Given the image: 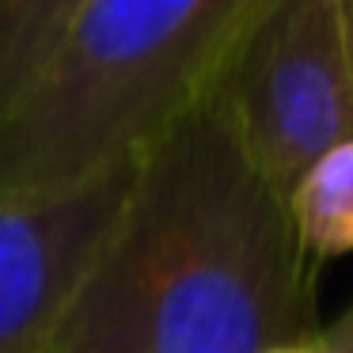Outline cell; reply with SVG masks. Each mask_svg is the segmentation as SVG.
I'll return each mask as SVG.
<instances>
[{
    "mask_svg": "<svg viewBox=\"0 0 353 353\" xmlns=\"http://www.w3.org/2000/svg\"><path fill=\"white\" fill-rule=\"evenodd\" d=\"M315 262L247 160L216 88L133 168L42 353H266L312 345Z\"/></svg>",
    "mask_w": 353,
    "mask_h": 353,
    "instance_id": "6da1fadb",
    "label": "cell"
},
{
    "mask_svg": "<svg viewBox=\"0 0 353 353\" xmlns=\"http://www.w3.org/2000/svg\"><path fill=\"white\" fill-rule=\"evenodd\" d=\"M266 0H72L0 110V194L69 190L137 163L224 77Z\"/></svg>",
    "mask_w": 353,
    "mask_h": 353,
    "instance_id": "7a4b0ae2",
    "label": "cell"
},
{
    "mask_svg": "<svg viewBox=\"0 0 353 353\" xmlns=\"http://www.w3.org/2000/svg\"><path fill=\"white\" fill-rule=\"evenodd\" d=\"M236 141L274 190L353 141V0H266L216 84Z\"/></svg>",
    "mask_w": 353,
    "mask_h": 353,
    "instance_id": "3957f363",
    "label": "cell"
},
{
    "mask_svg": "<svg viewBox=\"0 0 353 353\" xmlns=\"http://www.w3.org/2000/svg\"><path fill=\"white\" fill-rule=\"evenodd\" d=\"M137 163L69 190L0 194V353H42L125 205Z\"/></svg>",
    "mask_w": 353,
    "mask_h": 353,
    "instance_id": "277c9868",
    "label": "cell"
},
{
    "mask_svg": "<svg viewBox=\"0 0 353 353\" xmlns=\"http://www.w3.org/2000/svg\"><path fill=\"white\" fill-rule=\"evenodd\" d=\"M300 247L319 266L353 251V141L330 148L285 194Z\"/></svg>",
    "mask_w": 353,
    "mask_h": 353,
    "instance_id": "5b68a950",
    "label": "cell"
},
{
    "mask_svg": "<svg viewBox=\"0 0 353 353\" xmlns=\"http://www.w3.org/2000/svg\"><path fill=\"white\" fill-rule=\"evenodd\" d=\"M69 12L72 0H0V110L27 84Z\"/></svg>",
    "mask_w": 353,
    "mask_h": 353,
    "instance_id": "8992f818",
    "label": "cell"
},
{
    "mask_svg": "<svg viewBox=\"0 0 353 353\" xmlns=\"http://www.w3.org/2000/svg\"><path fill=\"white\" fill-rule=\"evenodd\" d=\"M315 350L319 353H353V304L345 307L334 323L319 327V334H315Z\"/></svg>",
    "mask_w": 353,
    "mask_h": 353,
    "instance_id": "52a82bcc",
    "label": "cell"
},
{
    "mask_svg": "<svg viewBox=\"0 0 353 353\" xmlns=\"http://www.w3.org/2000/svg\"><path fill=\"white\" fill-rule=\"evenodd\" d=\"M266 353H319V350L312 342V345H281V350H266Z\"/></svg>",
    "mask_w": 353,
    "mask_h": 353,
    "instance_id": "ba28073f",
    "label": "cell"
}]
</instances>
